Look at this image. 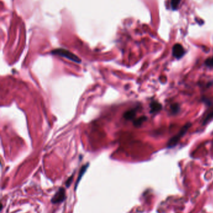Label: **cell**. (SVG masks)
Masks as SVG:
<instances>
[{"mask_svg": "<svg viewBox=\"0 0 213 213\" xmlns=\"http://www.w3.org/2000/svg\"><path fill=\"white\" fill-rule=\"evenodd\" d=\"M204 64L207 67L213 68V56L210 58L207 59L206 61H205Z\"/></svg>", "mask_w": 213, "mask_h": 213, "instance_id": "obj_12", "label": "cell"}, {"mask_svg": "<svg viewBox=\"0 0 213 213\" xmlns=\"http://www.w3.org/2000/svg\"><path fill=\"white\" fill-rule=\"evenodd\" d=\"M73 175H72L71 177H70L67 179V181L65 183V185L66 186V188H69L71 185V184L72 183V181H73Z\"/></svg>", "mask_w": 213, "mask_h": 213, "instance_id": "obj_13", "label": "cell"}, {"mask_svg": "<svg viewBox=\"0 0 213 213\" xmlns=\"http://www.w3.org/2000/svg\"><path fill=\"white\" fill-rule=\"evenodd\" d=\"M52 54L58 55L61 57L65 58L71 60V61L77 62V63H81V59H80L77 55H76L73 53H72L71 52L68 51L66 49H57L51 52Z\"/></svg>", "mask_w": 213, "mask_h": 213, "instance_id": "obj_2", "label": "cell"}, {"mask_svg": "<svg viewBox=\"0 0 213 213\" xmlns=\"http://www.w3.org/2000/svg\"><path fill=\"white\" fill-rule=\"evenodd\" d=\"M192 124L191 123H187L186 125L182 127L181 129L179 130V131L177 134L176 135H174L173 137H172L170 140L168 141V143L167 144V147L168 148H172L174 147L178 143L179 141L181 140L183 136L186 134L187 130L190 129V127H191Z\"/></svg>", "mask_w": 213, "mask_h": 213, "instance_id": "obj_1", "label": "cell"}, {"mask_svg": "<svg viewBox=\"0 0 213 213\" xmlns=\"http://www.w3.org/2000/svg\"><path fill=\"white\" fill-rule=\"evenodd\" d=\"M88 166H89V163H87L86 164H85V165H83L81 167V170H80V171H79V175H78V179H77V180H76V184H75L74 190H76V189H77V187L78 186L79 183L80 181H81V178L83 177V176L84 175V174L85 173V172L86 171Z\"/></svg>", "mask_w": 213, "mask_h": 213, "instance_id": "obj_7", "label": "cell"}, {"mask_svg": "<svg viewBox=\"0 0 213 213\" xmlns=\"http://www.w3.org/2000/svg\"><path fill=\"white\" fill-rule=\"evenodd\" d=\"M66 198V192L65 189L61 187L59 188L58 191L56 192L53 198L51 199V203L53 204L61 203Z\"/></svg>", "mask_w": 213, "mask_h": 213, "instance_id": "obj_3", "label": "cell"}, {"mask_svg": "<svg viewBox=\"0 0 213 213\" xmlns=\"http://www.w3.org/2000/svg\"><path fill=\"white\" fill-rule=\"evenodd\" d=\"M213 118V110L211 111V112H210L205 117L203 121V125H206V123H207L211 121V120Z\"/></svg>", "mask_w": 213, "mask_h": 213, "instance_id": "obj_10", "label": "cell"}, {"mask_svg": "<svg viewBox=\"0 0 213 213\" xmlns=\"http://www.w3.org/2000/svg\"><path fill=\"white\" fill-rule=\"evenodd\" d=\"M150 113L151 114H154L157 113V112H159L160 110H162L163 106L159 102H156V101H152L151 102L150 105Z\"/></svg>", "mask_w": 213, "mask_h": 213, "instance_id": "obj_6", "label": "cell"}, {"mask_svg": "<svg viewBox=\"0 0 213 213\" xmlns=\"http://www.w3.org/2000/svg\"><path fill=\"white\" fill-rule=\"evenodd\" d=\"M186 51L180 44H176L172 47V55L176 59H179L183 57Z\"/></svg>", "mask_w": 213, "mask_h": 213, "instance_id": "obj_4", "label": "cell"}, {"mask_svg": "<svg viewBox=\"0 0 213 213\" xmlns=\"http://www.w3.org/2000/svg\"><path fill=\"white\" fill-rule=\"evenodd\" d=\"M147 120V117L146 116H141L140 117L134 119L133 120V124L135 127H140L144 122H145Z\"/></svg>", "mask_w": 213, "mask_h": 213, "instance_id": "obj_8", "label": "cell"}, {"mask_svg": "<svg viewBox=\"0 0 213 213\" xmlns=\"http://www.w3.org/2000/svg\"><path fill=\"white\" fill-rule=\"evenodd\" d=\"M170 108L172 114H177L180 111V106L178 103H173Z\"/></svg>", "mask_w": 213, "mask_h": 213, "instance_id": "obj_9", "label": "cell"}, {"mask_svg": "<svg viewBox=\"0 0 213 213\" xmlns=\"http://www.w3.org/2000/svg\"><path fill=\"white\" fill-rule=\"evenodd\" d=\"M181 2V0H171V5L172 10H176Z\"/></svg>", "mask_w": 213, "mask_h": 213, "instance_id": "obj_11", "label": "cell"}, {"mask_svg": "<svg viewBox=\"0 0 213 213\" xmlns=\"http://www.w3.org/2000/svg\"><path fill=\"white\" fill-rule=\"evenodd\" d=\"M137 110H138V108H132V109H130L129 110L126 111L125 113L124 114V118H125L127 120H134L136 113H137Z\"/></svg>", "mask_w": 213, "mask_h": 213, "instance_id": "obj_5", "label": "cell"}]
</instances>
